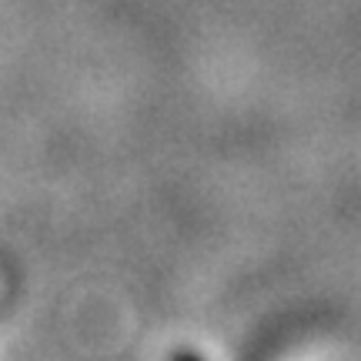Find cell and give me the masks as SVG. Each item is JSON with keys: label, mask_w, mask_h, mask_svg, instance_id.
<instances>
[{"label": "cell", "mask_w": 361, "mask_h": 361, "mask_svg": "<svg viewBox=\"0 0 361 361\" xmlns=\"http://www.w3.org/2000/svg\"><path fill=\"white\" fill-rule=\"evenodd\" d=\"M174 361H201L197 355H191V351H180V355H174Z\"/></svg>", "instance_id": "1"}]
</instances>
